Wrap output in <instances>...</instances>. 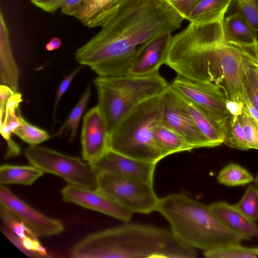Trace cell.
I'll return each mask as SVG.
<instances>
[{
  "mask_svg": "<svg viewBox=\"0 0 258 258\" xmlns=\"http://www.w3.org/2000/svg\"><path fill=\"white\" fill-rule=\"evenodd\" d=\"M184 20L166 0H124L116 15L75 52L98 77L128 74L145 46Z\"/></svg>",
  "mask_w": 258,
  "mask_h": 258,
  "instance_id": "1",
  "label": "cell"
},
{
  "mask_svg": "<svg viewBox=\"0 0 258 258\" xmlns=\"http://www.w3.org/2000/svg\"><path fill=\"white\" fill-rule=\"evenodd\" d=\"M223 20L190 23L171 36L164 64L178 76L216 85L227 99L242 101L245 71L258 59L224 41Z\"/></svg>",
  "mask_w": 258,
  "mask_h": 258,
  "instance_id": "2",
  "label": "cell"
},
{
  "mask_svg": "<svg viewBox=\"0 0 258 258\" xmlns=\"http://www.w3.org/2000/svg\"><path fill=\"white\" fill-rule=\"evenodd\" d=\"M196 248L172 231L140 223H126L90 234L72 247L76 258H194Z\"/></svg>",
  "mask_w": 258,
  "mask_h": 258,
  "instance_id": "3",
  "label": "cell"
},
{
  "mask_svg": "<svg viewBox=\"0 0 258 258\" xmlns=\"http://www.w3.org/2000/svg\"><path fill=\"white\" fill-rule=\"evenodd\" d=\"M156 211L168 221L179 239L196 249L206 251L246 240L224 225L209 206L185 194L160 198Z\"/></svg>",
  "mask_w": 258,
  "mask_h": 258,
  "instance_id": "4",
  "label": "cell"
},
{
  "mask_svg": "<svg viewBox=\"0 0 258 258\" xmlns=\"http://www.w3.org/2000/svg\"><path fill=\"white\" fill-rule=\"evenodd\" d=\"M94 82L97 92V105L109 136L136 108L163 94L169 84L159 72L139 76L130 74L98 76Z\"/></svg>",
  "mask_w": 258,
  "mask_h": 258,
  "instance_id": "5",
  "label": "cell"
},
{
  "mask_svg": "<svg viewBox=\"0 0 258 258\" xmlns=\"http://www.w3.org/2000/svg\"><path fill=\"white\" fill-rule=\"evenodd\" d=\"M163 94L139 105L109 136L108 149L126 157L157 163L166 156L157 145L154 129L161 120Z\"/></svg>",
  "mask_w": 258,
  "mask_h": 258,
  "instance_id": "6",
  "label": "cell"
},
{
  "mask_svg": "<svg viewBox=\"0 0 258 258\" xmlns=\"http://www.w3.org/2000/svg\"><path fill=\"white\" fill-rule=\"evenodd\" d=\"M29 163L44 172L57 175L69 184L96 189L97 175L91 165L76 157L48 148L30 146L24 150Z\"/></svg>",
  "mask_w": 258,
  "mask_h": 258,
  "instance_id": "7",
  "label": "cell"
},
{
  "mask_svg": "<svg viewBox=\"0 0 258 258\" xmlns=\"http://www.w3.org/2000/svg\"><path fill=\"white\" fill-rule=\"evenodd\" d=\"M97 175L96 189L133 214L156 211L160 198L153 185L110 173Z\"/></svg>",
  "mask_w": 258,
  "mask_h": 258,
  "instance_id": "8",
  "label": "cell"
},
{
  "mask_svg": "<svg viewBox=\"0 0 258 258\" xmlns=\"http://www.w3.org/2000/svg\"><path fill=\"white\" fill-rule=\"evenodd\" d=\"M170 85L182 98L225 126L231 115L226 106L227 98L217 86L178 75Z\"/></svg>",
  "mask_w": 258,
  "mask_h": 258,
  "instance_id": "9",
  "label": "cell"
},
{
  "mask_svg": "<svg viewBox=\"0 0 258 258\" xmlns=\"http://www.w3.org/2000/svg\"><path fill=\"white\" fill-rule=\"evenodd\" d=\"M161 120L182 136L194 149L213 147L197 127L184 99L170 84L163 94Z\"/></svg>",
  "mask_w": 258,
  "mask_h": 258,
  "instance_id": "10",
  "label": "cell"
},
{
  "mask_svg": "<svg viewBox=\"0 0 258 258\" xmlns=\"http://www.w3.org/2000/svg\"><path fill=\"white\" fill-rule=\"evenodd\" d=\"M0 204L38 237L58 234L64 230V226L59 220L47 217L38 212L2 184L0 186Z\"/></svg>",
  "mask_w": 258,
  "mask_h": 258,
  "instance_id": "11",
  "label": "cell"
},
{
  "mask_svg": "<svg viewBox=\"0 0 258 258\" xmlns=\"http://www.w3.org/2000/svg\"><path fill=\"white\" fill-rule=\"evenodd\" d=\"M61 194L62 200L95 211L114 218L128 222L133 213L97 189H90L68 184Z\"/></svg>",
  "mask_w": 258,
  "mask_h": 258,
  "instance_id": "12",
  "label": "cell"
},
{
  "mask_svg": "<svg viewBox=\"0 0 258 258\" xmlns=\"http://www.w3.org/2000/svg\"><path fill=\"white\" fill-rule=\"evenodd\" d=\"M109 134L98 105L90 109L83 118L81 132L82 157L92 164L108 150Z\"/></svg>",
  "mask_w": 258,
  "mask_h": 258,
  "instance_id": "13",
  "label": "cell"
},
{
  "mask_svg": "<svg viewBox=\"0 0 258 258\" xmlns=\"http://www.w3.org/2000/svg\"><path fill=\"white\" fill-rule=\"evenodd\" d=\"M156 164L136 160L108 149L90 165L97 174L110 173L153 185Z\"/></svg>",
  "mask_w": 258,
  "mask_h": 258,
  "instance_id": "14",
  "label": "cell"
},
{
  "mask_svg": "<svg viewBox=\"0 0 258 258\" xmlns=\"http://www.w3.org/2000/svg\"><path fill=\"white\" fill-rule=\"evenodd\" d=\"M2 231L25 254L30 257H47L46 249L38 239V236L10 211L1 205Z\"/></svg>",
  "mask_w": 258,
  "mask_h": 258,
  "instance_id": "15",
  "label": "cell"
},
{
  "mask_svg": "<svg viewBox=\"0 0 258 258\" xmlns=\"http://www.w3.org/2000/svg\"><path fill=\"white\" fill-rule=\"evenodd\" d=\"M224 40L258 59L257 35L238 12L224 18L222 23Z\"/></svg>",
  "mask_w": 258,
  "mask_h": 258,
  "instance_id": "16",
  "label": "cell"
},
{
  "mask_svg": "<svg viewBox=\"0 0 258 258\" xmlns=\"http://www.w3.org/2000/svg\"><path fill=\"white\" fill-rule=\"evenodd\" d=\"M171 33L162 35L148 43L143 48L128 74L146 76L159 72L164 64Z\"/></svg>",
  "mask_w": 258,
  "mask_h": 258,
  "instance_id": "17",
  "label": "cell"
},
{
  "mask_svg": "<svg viewBox=\"0 0 258 258\" xmlns=\"http://www.w3.org/2000/svg\"><path fill=\"white\" fill-rule=\"evenodd\" d=\"M124 0H83L75 18L89 28L102 27L116 15Z\"/></svg>",
  "mask_w": 258,
  "mask_h": 258,
  "instance_id": "18",
  "label": "cell"
},
{
  "mask_svg": "<svg viewBox=\"0 0 258 258\" xmlns=\"http://www.w3.org/2000/svg\"><path fill=\"white\" fill-rule=\"evenodd\" d=\"M209 206L222 223L233 232L243 236L246 240H249L252 237H258V225L235 205L219 202Z\"/></svg>",
  "mask_w": 258,
  "mask_h": 258,
  "instance_id": "19",
  "label": "cell"
},
{
  "mask_svg": "<svg viewBox=\"0 0 258 258\" xmlns=\"http://www.w3.org/2000/svg\"><path fill=\"white\" fill-rule=\"evenodd\" d=\"M20 93L16 92L7 102H0V132L7 143V158L17 156L20 152V147L12 140L11 135L20 123L19 105L22 101Z\"/></svg>",
  "mask_w": 258,
  "mask_h": 258,
  "instance_id": "20",
  "label": "cell"
},
{
  "mask_svg": "<svg viewBox=\"0 0 258 258\" xmlns=\"http://www.w3.org/2000/svg\"><path fill=\"white\" fill-rule=\"evenodd\" d=\"M19 70L11 49L9 30L2 11L0 14V82L18 92Z\"/></svg>",
  "mask_w": 258,
  "mask_h": 258,
  "instance_id": "21",
  "label": "cell"
},
{
  "mask_svg": "<svg viewBox=\"0 0 258 258\" xmlns=\"http://www.w3.org/2000/svg\"><path fill=\"white\" fill-rule=\"evenodd\" d=\"M184 100L186 108L197 127L210 142L212 147H216L223 143L225 132V126L215 120L196 105L184 99Z\"/></svg>",
  "mask_w": 258,
  "mask_h": 258,
  "instance_id": "22",
  "label": "cell"
},
{
  "mask_svg": "<svg viewBox=\"0 0 258 258\" xmlns=\"http://www.w3.org/2000/svg\"><path fill=\"white\" fill-rule=\"evenodd\" d=\"M232 0H202L194 9L187 20L205 25L223 20Z\"/></svg>",
  "mask_w": 258,
  "mask_h": 258,
  "instance_id": "23",
  "label": "cell"
},
{
  "mask_svg": "<svg viewBox=\"0 0 258 258\" xmlns=\"http://www.w3.org/2000/svg\"><path fill=\"white\" fill-rule=\"evenodd\" d=\"M153 134L157 145L166 156L194 149L182 136L161 120L155 126Z\"/></svg>",
  "mask_w": 258,
  "mask_h": 258,
  "instance_id": "24",
  "label": "cell"
},
{
  "mask_svg": "<svg viewBox=\"0 0 258 258\" xmlns=\"http://www.w3.org/2000/svg\"><path fill=\"white\" fill-rule=\"evenodd\" d=\"M32 166L4 164L0 167L1 184H19L29 185L44 174Z\"/></svg>",
  "mask_w": 258,
  "mask_h": 258,
  "instance_id": "25",
  "label": "cell"
},
{
  "mask_svg": "<svg viewBox=\"0 0 258 258\" xmlns=\"http://www.w3.org/2000/svg\"><path fill=\"white\" fill-rule=\"evenodd\" d=\"M91 95V90L88 86L79 101L70 112L68 118L54 134L55 136H60L64 132L70 133V140L73 141L75 138L78 126Z\"/></svg>",
  "mask_w": 258,
  "mask_h": 258,
  "instance_id": "26",
  "label": "cell"
},
{
  "mask_svg": "<svg viewBox=\"0 0 258 258\" xmlns=\"http://www.w3.org/2000/svg\"><path fill=\"white\" fill-rule=\"evenodd\" d=\"M218 182L226 186L243 185L253 180V176L244 168L235 163L225 166L219 172Z\"/></svg>",
  "mask_w": 258,
  "mask_h": 258,
  "instance_id": "27",
  "label": "cell"
},
{
  "mask_svg": "<svg viewBox=\"0 0 258 258\" xmlns=\"http://www.w3.org/2000/svg\"><path fill=\"white\" fill-rule=\"evenodd\" d=\"M208 258H250L258 256V247H249L233 243L204 251Z\"/></svg>",
  "mask_w": 258,
  "mask_h": 258,
  "instance_id": "28",
  "label": "cell"
},
{
  "mask_svg": "<svg viewBox=\"0 0 258 258\" xmlns=\"http://www.w3.org/2000/svg\"><path fill=\"white\" fill-rule=\"evenodd\" d=\"M223 143L229 147L235 149L242 151L249 149L238 117L231 115L225 126Z\"/></svg>",
  "mask_w": 258,
  "mask_h": 258,
  "instance_id": "29",
  "label": "cell"
},
{
  "mask_svg": "<svg viewBox=\"0 0 258 258\" xmlns=\"http://www.w3.org/2000/svg\"><path fill=\"white\" fill-rule=\"evenodd\" d=\"M20 123L14 132L23 141L30 146H35L50 138L46 131L37 127L27 122L19 112Z\"/></svg>",
  "mask_w": 258,
  "mask_h": 258,
  "instance_id": "30",
  "label": "cell"
},
{
  "mask_svg": "<svg viewBox=\"0 0 258 258\" xmlns=\"http://www.w3.org/2000/svg\"><path fill=\"white\" fill-rule=\"evenodd\" d=\"M235 206L250 220L258 219V188L250 185Z\"/></svg>",
  "mask_w": 258,
  "mask_h": 258,
  "instance_id": "31",
  "label": "cell"
},
{
  "mask_svg": "<svg viewBox=\"0 0 258 258\" xmlns=\"http://www.w3.org/2000/svg\"><path fill=\"white\" fill-rule=\"evenodd\" d=\"M240 13L258 35V0H232Z\"/></svg>",
  "mask_w": 258,
  "mask_h": 258,
  "instance_id": "32",
  "label": "cell"
},
{
  "mask_svg": "<svg viewBox=\"0 0 258 258\" xmlns=\"http://www.w3.org/2000/svg\"><path fill=\"white\" fill-rule=\"evenodd\" d=\"M238 118L243 127L249 149L258 150V124L244 108Z\"/></svg>",
  "mask_w": 258,
  "mask_h": 258,
  "instance_id": "33",
  "label": "cell"
},
{
  "mask_svg": "<svg viewBox=\"0 0 258 258\" xmlns=\"http://www.w3.org/2000/svg\"><path fill=\"white\" fill-rule=\"evenodd\" d=\"M244 89L258 111V78L254 66L247 67L244 76Z\"/></svg>",
  "mask_w": 258,
  "mask_h": 258,
  "instance_id": "34",
  "label": "cell"
},
{
  "mask_svg": "<svg viewBox=\"0 0 258 258\" xmlns=\"http://www.w3.org/2000/svg\"><path fill=\"white\" fill-rule=\"evenodd\" d=\"M83 66L81 65L78 67L77 68H76L69 75L66 76L59 83L56 93V96L54 101V105L53 113L54 120L55 119V113L59 101H60L63 94L67 92V91L69 89L74 78L83 68Z\"/></svg>",
  "mask_w": 258,
  "mask_h": 258,
  "instance_id": "35",
  "label": "cell"
},
{
  "mask_svg": "<svg viewBox=\"0 0 258 258\" xmlns=\"http://www.w3.org/2000/svg\"><path fill=\"white\" fill-rule=\"evenodd\" d=\"M184 19H187L196 6L202 0H166Z\"/></svg>",
  "mask_w": 258,
  "mask_h": 258,
  "instance_id": "36",
  "label": "cell"
},
{
  "mask_svg": "<svg viewBox=\"0 0 258 258\" xmlns=\"http://www.w3.org/2000/svg\"><path fill=\"white\" fill-rule=\"evenodd\" d=\"M31 2L37 7L47 13L53 14L61 6L64 0H30Z\"/></svg>",
  "mask_w": 258,
  "mask_h": 258,
  "instance_id": "37",
  "label": "cell"
},
{
  "mask_svg": "<svg viewBox=\"0 0 258 258\" xmlns=\"http://www.w3.org/2000/svg\"><path fill=\"white\" fill-rule=\"evenodd\" d=\"M83 0H64L60 7L62 14L75 17Z\"/></svg>",
  "mask_w": 258,
  "mask_h": 258,
  "instance_id": "38",
  "label": "cell"
},
{
  "mask_svg": "<svg viewBox=\"0 0 258 258\" xmlns=\"http://www.w3.org/2000/svg\"><path fill=\"white\" fill-rule=\"evenodd\" d=\"M226 106L230 114L238 117L241 114L244 108L242 101H237L227 99Z\"/></svg>",
  "mask_w": 258,
  "mask_h": 258,
  "instance_id": "39",
  "label": "cell"
},
{
  "mask_svg": "<svg viewBox=\"0 0 258 258\" xmlns=\"http://www.w3.org/2000/svg\"><path fill=\"white\" fill-rule=\"evenodd\" d=\"M61 45V41L60 39L54 37L50 39L49 41L46 44L45 47L48 51H53L59 48Z\"/></svg>",
  "mask_w": 258,
  "mask_h": 258,
  "instance_id": "40",
  "label": "cell"
},
{
  "mask_svg": "<svg viewBox=\"0 0 258 258\" xmlns=\"http://www.w3.org/2000/svg\"><path fill=\"white\" fill-rule=\"evenodd\" d=\"M254 67L255 68V71H256V75H257V78H258V63H255L254 64Z\"/></svg>",
  "mask_w": 258,
  "mask_h": 258,
  "instance_id": "41",
  "label": "cell"
},
{
  "mask_svg": "<svg viewBox=\"0 0 258 258\" xmlns=\"http://www.w3.org/2000/svg\"><path fill=\"white\" fill-rule=\"evenodd\" d=\"M255 184L257 186V187H258V174L257 175H256V176L255 177Z\"/></svg>",
  "mask_w": 258,
  "mask_h": 258,
  "instance_id": "42",
  "label": "cell"
}]
</instances>
